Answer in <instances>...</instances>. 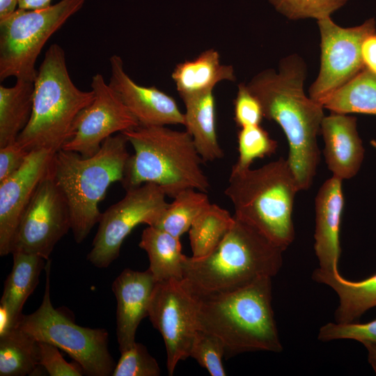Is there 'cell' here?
<instances>
[{
  "instance_id": "9",
  "label": "cell",
  "mask_w": 376,
  "mask_h": 376,
  "mask_svg": "<svg viewBox=\"0 0 376 376\" xmlns=\"http://www.w3.org/2000/svg\"><path fill=\"white\" fill-rule=\"evenodd\" d=\"M85 0H61L37 9L18 8L0 19V81L14 77L34 82L37 58L49 38L83 6Z\"/></svg>"
},
{
  "instance_id": "40",
  "label": "cell",
  "mask_w": 376,
  "mask_h": 376,
  "mask_svg": "<svg viewBox=\"0 0 376 376\" xmlns=\"http://www.w3.org/2000/svg\"><path fill=\"white\" fill-rule=\"evenodd\" d=\"M52 0H19L18 8L24 9H37L51 5Z\"/></svg>"
},
{
  "instance_id": "27",
  "label": "cell",
  "mask_w": 376,
  "mask_h": 376,
  "mask_svg": "<svg viewBox=\"0 0 376 376\" xmlns=\"http://www.w3.org/2000/svg\"><path fill=\"white\" fill-rule=\"evenodd\" d=\"M322 106L334 113L376 115V75L364 69Z\"/></svg>"
},
{
  "instance_id": "26",
  "label": "cell",
  "mask_w": 376,
  "mask_h": 376,
  "mask_svg": "<svg viewBox=\"0 0 376 376\" xmlns=\"http://www.w3.org/2000/svg\"><path fill=\"white\" fill-rule=\"evenodd\" d=\"M39 364L38 343L17 327L0 334V375H43Z\"/></svg>"
},
{
  "instance_id": "22",
  "label": "cell",
  "mask_w": 376,
  "mask_h": 376,
  "mask_svg": "<svg viewBox=\"0 0 376 376\" xmlns=\"http://www.w3.org/2000/svg\"><path fill=\"white\" fill-rule=\"evenodd\" d=\"M185 106V124L203 162L224 155L217 134L216 102L212 91L182 99Z\"/></svg>"
},
{
  "instance_id": "3",
  "label": "cell",
  "mask_w": 376,
  "mask_h": 376,
  "mask_svg": "<svg viewBox=\"0 0 376 376\" xmlns=\"http://www.w3.org/2000/svg\"><path fill=\"white\" fill-rule=\"evenodd\" d=\"M132 146L121 184L125 190L151 182L174 198L187 189L207 193L210 184L190 134L165 125L138 126L123 132Z\"/></svg>"
},
{
  "instance_id": "18",
  "label": "cell",
  "mask_w": 376,
  "mask_h": 376,
  "mask_svg": "<svg viewBox=\"0 0 376 376\" xmlns=\"http://www.w3.org/2000/svg\"><path fill=\"white\" fill-rule=\"evenodd\" d=\"M157 281L150 271L125 269L114 280L112 290L117 301V339L120 352L136 343L141 321L148 315V307Z\"/></svg>"
},
{
  "instance_id": "12",
  "label": "cell",
  "mask_w": 376,
  "mask_h": 376,
  "mask_svg": "<svg viewBox=\"0 0 376 376\" xmlns=\"http://www.w3.org/2000/svg\"><path fill=\"white\" fill-rule=\"evenodd\" d=\"M198 297L183 280L156 283L148 316L164 339L169 375L173 374L180 361L189 357L191 346L198 329Z\"/></svg>"
},
{
  "instance_id": "31",
  "label": "cell",
  "mask_w": 376,
  "mask_h": 376,
  "mask_svg": "<svg viewBox=\"0 0 376 376\" xmlns=\"http://www.w3.org/2000/svg\"><path fill=\"white\" fill-rule=\"evenodd\" d=\"M226 353L224 343L218 336L198 329L194 338L189 357L194 358L212 376H225L222 358Z\"/></svg>"
},
{
  "instance_id": "29",
  "label": "cell",
  "mask_w": 376,
  "mask_h": 376,
  "mask_svg": "<svg viewBox=\"0 0 376 376\" xmlns=\"http://www.w3.org/2000/svg\"><path fill=\"white\" fill-rule=\"evenodd\" d=\"M211 203L205 192L187 189L178 194L152 226L180 237Z\"/></svg>"
},
{
  "instance_id": "20",
  "label": "cell",
  "mask_w": 376,
  "mask_h": 376,
  "mask_svg": "<svg viewBox=\"0 0 376 376\" xmlns=\"http://www.w3.org/2000/svg\"><path fill=\"white\" fill-rule=\"evenodd\" d=\"M13 265L6 278L0 301V334L15 327L23 306L37 287L47 260L34 254L13 251Z\"/></svg>"
},
{
  "instance_id": "42",
  "label": "cell",
  "mask_w": 376,
  "mask_h": 376,
  "mask_svg": "<svg viewBox=\"0 0 376 376\" xmlns=\"http://www.w3.org/2000/svg\"><path fill=\"white\" fill-rule=\"evenodd\" d=\"M370 143L374 147V148L376 150V141L375 140H372L370 141Z\"/></svg>"
},
{
  "instance_id": "23",
  "label": "cell",
  "mask_w": 376,
  "mask_h": 376,
  "mask_svg": "<svg viewBox=\"0 0 376 376\" xmlns=\"http://www.w3.org/2000/svg\"><path fill=\"white\" fill-rule=\"evenodd\" d=\"M312 278L336 292L339 299L334 314L336 322H355L366 311L376 306V274L360 281H352L343 278L340 273L328 274L316 269Z\"/></svg>"
},
{
  "instance_id": "32",
  "label": "cell",
  "mask_w": 376,
  "mask_h": 376,
  "mask_svg": "<svg viewBox=\"0 0 376 376\" xmlns=\"http://www.w3.org/2000/svg\"><path fill=\"white\" fill-rule=\"evenodd\" d=\"M276 10L290 19L330 17L347 0H269Z\"/></svg>"
},
{
  "instance_id": "5",
  "label": "cell",
  "mask_w": 376,
  "mask_h": 376,
  "mask_svg": "<svg viewBox=\"0 0 376 376\" xmlns=\"http://www.w3.org/2000/svg\"><path fill=\"white\" fill-rule=\"evenodd\" d=\"M128 143L120 132L104 140L100 150L91 157L63 149L54 154L49 171L67 201L71 230L77 244L99 223L102 213L98 205L109 187L122 182L130 156Z\"/></svg>"
},
{
  "instance_id": "33",
  "label": "cell",
  "mask_w": 376,
  "mask_h": 376,
  "mask_svg": "<svg viewBox=\"0 0 376 376\" xmlns=\"http://www.w3.org/2000/svg\"><path fill=\"white\" fill-rule=\"evenodd\" d=\"M112 376H159L161 371L156 359L141 343H135L121 352Z\"/></svg>"
},
{
  "instance_id": "11",
  "label": "cell",
  "mask_w": 376,
  "mask_h": 376,
  "mask_svg": "<svg viewBox=\"0 0 376 376\" xmlns=\"http://www.w3.org/2000/svg\"><path fill=\"white\" fill-rule=\"evenodd\" d=\"M320 33V67L308 89L309 97L322 105L325 100L365 69L361 54L363 40L375 31L373 18L344 28L330 17L317 20Z\"/></svg>"
},
{
  "instance_id": "6",
  "label": "cell",
  "mask_w": 376,
  "mask_h": 376,
  "mask_svg": "<svg viewBox=\"0 0 376 376\" xmlns=\"http://www.w3.org/2000/svg\"><path fill=\"white\" fill-rule=\"evenodd\" d=\"M299 191L287 159L280 157L256 169L230 172L224 194L236 219L285 250L295 239L292 216Z\"/></svg>"
},
{
  "instance_id": "7",
  "label": "cell",
  "mask_w": 376,
  "mask_h": 376,
  "mask_svg": "<svg viewBox=\"0 0 376 376\" xmlns=\"http://www.w3.org/2000/svg\"><path fill=\"white\" fill-rule=\"evenodd\" d=\"M94 96L93 90L81 91L73 83L62 47L57 44L50 45L34 81L31 117L17 143L29 152L61 150L75 134L78 115Z\"/></svg>"
},
{
  "instance_id": "21",
  "label": "cell",
  "mask_w": 376,
  "mask_h": 376,
  "mask_svg": "<svg viewBox=\"0 0 376 376\" xmlns=\"http://www.w3.org/2000/svg\"><path fill=\"white\" fill-rule=\"evenodd\" d=\"M171 77L181 99L212 91L218 83L236 79L233 65L221 63L219 54L214 49H208L191 60L178 63Z\"/></svg>"
},
{
  "instance_id": "16",
  "label": "cell",
  "mask_w": 376,
  "mask_h": 376,
  "mask_svg": "<svg viewBox=\"0 0 376 376\" xmlns=\"http://www.w3.org/2000/svg\"><path fill=\"white\" fill-rule=\"evenodd\" d=\"M109 85L118 93L140 126L185 124V115L175 99L155 86L136 84L125 71L120 56L109 58Z\"/></svg>"
},
{
  "instance_id": "19",
  "label": "cell",
  "mask_w": 376,
  "mask_h": 376,
  "mask_svg": "<svg viewBox=\"0 0 376 376\" xmlns=\"http://www.w3.org/2000/svg\"><path fill=\"white\" fill-rule=\"evenodd\" d=\"M320 133L324 142V154L329 170L342 180L359 171L364 149L357 128V118L331 112L324 117Z\"/></svg>"
},
{
  "instance_id": "25",
  "label": "cell",
  "mask_w": 376,
  "mask_h": 376,
  "mask_svg": "<svg viewBox=\"0 0 376 376\" xmlns=\"http://www.w3.org/2000/svg\"><path fill=\"white\" fill-rule=\"evenodd\" d=\"M34 82L17 79L0 86V148L15 142L28 125L33 104Z\"/></svg>"
},
{
  "instance_id": "28",
  "label": "cell",
  "mask_w": 376,
  "mask_h": 376,
  "mask_svg": "<svg viewBox=\"0 0 376 376\" xmlns=\"http://www.w3.org/2000/svg\"><path fill=\"white\" fill-rule=\"evenodd\" d=\"M235 221L234 216L210 203L193 221L189 231L191 257L200 258L211 253L220 244Z\"/></svg>"
},
{
  "instance_id": "17",
  "label": "cell",
  "mask_w": 376,
  "mask_h": 376,
  "mask_svg": "<svg viewBox=\"0 0 376 376\" xmlns=\"http://www.w3.org/2000/svg\"><path fill=\"white\" fill-rule=\"evenodd\" d=\"M343 180L333 176L319 189L315 197L314 249L320 272L338 274L340 256V230L344 207Z\"/></svg>"
},
{
  "instance_id": "39",
  "label": "cell",
  "mask_w": 376,
  "mask_h": 376,
  "mask_svg": "<svg viewBox=\"0 0 376 376\" xmlns=\"http://www.w3.org/2000/svg\"><path fill=\"white\" fill-rule=\"evenodd\" d=\"M17 6L19 0H0V19L14 13Z\"/></svg>"
},
{
  "instance_id": "41",
  "label": "cell",
  "mask_w": 376,
  "mask_h": 376,
  "mask_svg": "<svg viewBox=\"0 0 376 376\" xmlns=\"http://www.w3.org/2000/svg\"><path fill=\"white\" fill-rule=\"evenodd\" d=\"M368 351V359L376 373V345H364Z\"/></svg>"
},
{
  "instance_id": "30",
  "label": "cell",
  "mask_w": 376,
  "mask_h": 376,
  "mask_svg": "<svg viewBox=\"0 0 376 376\" xmlns=\"http://www.w3.org/2000/svg\"><path fill=\"white\" fill-rule=\"evenodd\" d=\"M237 142L239 156L231 172H240L251 168L256 159L272 155L278 147L277 142L260 125L240 128Z\"/></svg>"
},
{
  "instance_id": "14",
  "label": "cell",
  "mask_w": 376,
  "mask_h": 376,
  "mask_svg": "<svg viewBox=\"0 0 376 376\" xmlns=\"http://www.w3.org/2000/svg\"><path fill=\"white\" fill-rule=\"evenodd\" d=\"M91 86L94 99L78 115L75 134L62 148L84 157L95 155L104 140L113 134L139 126L118 93L101 74L93 76Z\"/></svg>"
},
{
  "instance_id": "1",
  "label": "cell",
  "mask_w": 376,
  "mask_h": 376,
  "mask_svg": "<svg viewBox=\"0 0 376 376\" xmlns=\"http://www.w3.org/2000/svg\"><path fill=\"white\" fill-rule=\"evenodd\" d=\"M306 75V63L292 54L280 61L277 72L264 70L246 84L260 101L264 118L283 130L289 147L287 160L300 190L310 188L316 174L318 135L324 117L323 107L304 93Z\"/></svg>"
},
{
  "instance_id": "34",
  "label": "cell",
  "mask_w": 376,
  "mask_h": 376,
  "mask_svg": "<svg viewBox=\"0 0 376 376\" xmlns=\"http://www.w3.org/2000/svg\"><path fill=\"white\" fill-rule=\"evenodd\" d=\"M318 338L321 341L350 339L364 345H376V319L366 323L329 322L320 329Z\"/></svg>"
},
{
  "instance_id": "8",
  "label": "cell",
  "mask_w": 376,
  "mask_h": 376,
  "mask_svg": "<svg viewBox=\"0 0 376 376\" xmlns=\"http://www.w3.org/2000/svg\"><path fill=\"white\" fill-rule=\"evenodd\" d=\"M50 260L45 265L46 283L42 301L33 313L22 314L15 327L36 341L52 344L66 352L90 376L112 375L116 363L109 350L105 329L84 327L64 311L55 308L50 299Z\"/></svg>"
},
{
  "instance_id": "10",
  "label": "cell",
  "mask_w": 376,
  "mask_h": 376,
  "mask_svg": "<svg viewBox=\"0 0 376 376\" xmlns=\"http://www.w3.org/2000/svg\"><path fill=\"white\" fill-rule=\"evenodd\" d=\"M156 184L147 182L126 190L125 196L102 214L87 260L106 268L120 254L123 241L140 224L152 226L169 205Z\"/></svg>"
},
{
  "instance_id": "13",
  "label": "cell",
  "mask_w": 376,
  "mask_h": 376,
  "mask_svg": "<svg viewBox=\"0 0 376 376\" xmlns=\"http://www.w3.org/2000/svg\"><path fill=\"white\" fill-rule=\"evenodd\" d=\"M70 229L67 201L48 169L21 219L11 253L22 251L49 260L56 244Z\"/></svg>"
},
{
  "instance_id": "35",
  "label": "cell",
  "mask_w": 376,
  "mask_h": 376,
  "mask_svg": "<svg viewBox=\"0 0 376 376\" xmlns=\"http://www.w3.org/2000/svg\"><path fill=\"white\" fill-rule=\"evenodd\" d=\"M264 118L262 105L249 91L246 84L240 83L234 100V119L240 127L259 125Z\"/></svg>"
},
{
  "instance_id": "38",
  "label": "cell",
  "mask_w": 376,
  "mask_h": 376,
  "mask_svg": "<svg viewBox=\"0 0 376 376\" xmlns=\"http://www.w3.org/2000/svg\"><path fill=\"white\" fill-rule=\"evenodd\" d=\"M361 54L365 69L376 75V32L363 40Z\"/></svg>"
},
{
  "instance_id": "24",
  "label": "cell",
  "mask_w": 376,
  "mask_h": 376,
  "mask_svg": "<svg viewBox=\"0 0 376 376\" xmlns=\"http://www.w3.org/2000/svg\"><path fill=\"white\" fill-rule=\"evenodd\" d=\"M139 246L148 254V269L157 282L183 280V262L180 238L148 226L141 234Z\"/></svg>"
},
{
  "instance_id": "36",
  "label": "cell",
  "mask_w": 376,
  "mask_h": 376,
  "mask_svg": "<svg viewBox=\"0 0 376 376\" xmlns=\"http://www.w3.org/2000/svg\"><path fill=\"white\" fill-rule=\"evenodd\" d=\"M39 364L50 376H82L85 375L77 361L68 363L62 357L59 348L49 343L38 341Z\"/></svg>"
},
{
  "instance_id": "4",
  "label": "cell",
  "mask_w": 376,
  "mask_h": 376,
  "mask_svg": "<svg viewBox=\"0 0 376 376\" xmlns=\"http://www.w3.org/2000/svg\"><path fill=\"white\" fill-rule=\"evenodd\" d=\"M198 299V328L221 338L228 354L282 351L272 305V277Z\"/></svg>"
},
{
  "instance_id": "2",
  "label": "cell",
  "mask_w": 376,
  "mask_h": 376,
  "mask_svg": "<svg viewBox=\"0 0 376 376\" xmlns=\"http://www.w3.org/2000/svg\"><path fill=\"white\" fill-rule=\"evenodd\" d=\"M284 251L235 217L232 227L211 253L200 258L185 256L183 281L198 297L231 292L275 276L282 266Z\"/></svg>"
},
{
  "instance_id": "15",
  "label": "cell",
  "mask_w": 376,
  "mask_h": 376,
  "mask_svg": "<svg viewBox=\"0 0 376 376\" xmlns=\"http://www.w3.org/2000/svg\"><path fill=\"white\" fill-rule=\"evenodd\" d=\"M55 152L46 149L30 152L14 174L0 182V256L11 253L21 219Z\"/></svg>"
},
{
  "instance_id": "37",
  "label": "cell",
  "mask_w": 376,
  "mask_h": 376,
  "mask_svg": "<svg viewBox=\"0 0 376 376\" xmlns=\"http://www.w3.org/2000/svg\"><path fill=\"white\" fill-rule=\"evenodd\" d=\"M29 153L17 141L0 148V182L16 173Z\"/></svg>"
}]
</instances>
